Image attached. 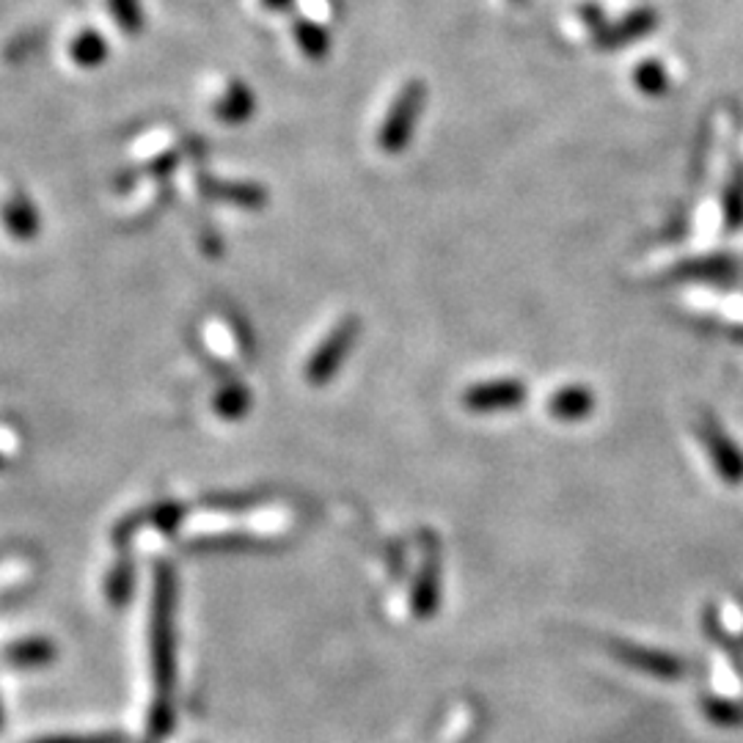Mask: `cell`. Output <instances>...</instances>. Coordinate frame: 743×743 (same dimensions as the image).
Masks as SVG:
<instances>
[{"label":"cell","instance_id":"1","mask_svg":"<svg viewBox=\"0 0 743 743\" xmlns=\"http://www.w3.org/2000/svg\"><path fill=\"white\" fill-rule=\"evenodd\" d=\"M174 573L169 564H160L155 575V600H151V625H149V650H151V674H155V708L149 716L151 741L166 738L174 727V710H171V692L176 678V636H174Z\"/></svg>","mask_w":743,"mask_h":743},{"label":"cell","instance_id":"2","mask_svg":"<svg viewBox=\"0 0 743 743\" xmlns=\"http://www.w3.org/2000/svg\"><path fill=\"white\" fill-rule=\"evenodd\" d=\"M361 337V320L355 314H344L342 320L331 326V331L320 339V344L312 350L303 366V378L308 386H328L339 372H342L344 361L353 353L355 342Z\"/></svg>","mask_w":743,"mask_h":743},{"label":"cell","instance_id":"3","mask_svg":"<svg viewBox=\"0 0 743 743\" xmlns=\"http://www.w3.org/2000/svg\"><path fill=\"white\" fill-rule=\"evenodd\" d=\"M424 105H427V86L422 81H407L397 92L378 130V146L383 155H402L407 149Z\"/></svg>","mask_w":743,"mask_h":743},{"label":"cell","instance_id":"4","mask_svg":"<svg viewBox=\"0 0 743 743\" xmlns=\"http://www.w3.org/2000/svg\"><path fill=\"white\" fill-rule=\"evenodd\" d=\"M526 383L517 378H499V380H483V383L471 386L463 394V405L471 413H499L521 407L526 402Z\"/></svg>","mask_w":743,"mask_h":743},{"label":"cell","instance_id":"5","mask_svg":"<svg viewBox=\"0 0 743 743\" xmlns=\"http://www.w3.org/2000/svg\"><path fill=\"white\" fill-rule=\"evenodd\" d=\"M699 438H703L705 449H708L710 460H714L716 471L724 479L727 485H741L743 483V452L730 436L719 427L714 416H703L699 422Z\"/></svg>","mask_w":743,"mask_h":743},{"label":"cell","instance_id":"6","mask_svg":"<svg viewBox=\"0 0 743 743\" xmlns=\"http://www.w3.org/2000/svg\"><path fill=\"white\" fill-rule=\"evenodd\" d=\"M611 653L617 661L628 663L631 669L653 674L658 680H680L685 672V663L672 653L650 650V647L631 645V642H611Z\"/></svg>","mask_w":743,"mask_h":743},{"label":"cell","instance_id":"7","mask_svg":"<svg viewBox=\"0 0 743 743\" xmlns=\"http://www.w3.org/2000/svg\"><path fill=\"white\" fill-rule=\"evenodd\" d=\"M658 25V12L656 9H636V12L625 14L620 23L606 25L600 34H595V41H598L600 50H620V47L633 45L636 39L650 34L653 28Z\"/></svg>","mask_w":743,"mask_h":743},{"label":"cell","instance_id":"8","mask_svg":"<svg viewBox=\"0 0 743 743\" xmlns=\"http://www.w3.org/2000/svg\"><path fill=\"white\" fill-rule=\"evenodd\" d=\"M0 223L9 232V237L17 240V243H31L41 232L39 209L25 193H14L0 204Z\"/></svg>","mask_w":743,"mask_h":743},{"label":"cell","instance_id":"9","mask_svg":"<svg viewBox=\"0 0 743 743\" xmlns=\"http://www.w3.org/2000/svg\"><path fill=\"white\" fill-rule=\"evenodd\" d=\"M204 193L216 202H227L240 209H261L268 204V191L256 182L243 180H216V176H204Z\"/></svg>","mask_w":743,"mask_h":743},{"label":"cell","instance_id":"10","mask_svg":"<svg viewBox=\"0 0 743 743\" xmlns=\"http://www.w3.org/2000/svg\"><path fill=\"white\" fill-rule=\"evenodd\" d=\"M595 394L587 386H564L548 397V413L557 422H584L593 416Z\"/></svg>","mask_w":743,"mask_h":743},{"label":"cell","instance_id":"11","mask_svg":"<svg viewBox=\"0 0 743 743\" xmlns=\"http://www.w3.org/2000/svg\"><path fill=\"white\" fill-rule=\"evenodd\" d=\"M256 97L245 83L232 81L216 99V117L223 124H243L254 117Z\"/></svg>","mask_w":743,"mask_h":743},{"label":"cell","instance_id":"12","mask_svg":"<svg viewBox=\"0 0 743 743\" xmlns=\"http://www.w3.org/2000/svg\"><path fill=\"white\" fill-rule=\"evenodd\" d=\"M441 568H438V553L436 548H430V557L424 562L422 575L416 581V589H413V611L416 617H433L438 609V600H441Z\"/></svg>","mask_w":743,"mask_h":743},{"label":"cell","instance_id":"13","mask_svg":"<svg viewBox=\"0 0 743 743\" xmlns=\"http://www.w3.org/2000/svg\"><path fill=\"white\" fill-rule=\"evenodd\" d=\"M738 273V265L730 256H703V259L685 261L674 270V279L683 281H727Z\"/></svg>","mask_w":743,"mask_h":743},{"label":"cell","instance_id":"14","mask_svg":"<svg viewBox=\"0 0 743 743\" xmlns=\"http://www.w3.org/2000/svg\"><path fill=\"white\" fill-rule=\"evenodd\" d=\"M70 59L81 70H97V66H102L108 61V41H105V36L99 31L83 28L70 41Z\"/></svg>","mask_w":743,"mask_h":743},{"label":"cell","instance_id":"15","mask_svg":"<svg viewBox=\"0 0 743 743\" xmlns=\"http://www.w3.org/2000/svg\"><path fill=\"white\" fill-rule=\"evenodd\" d=\"M295 41L308 61H322L328 56V50H331V36H328V31L320 23H314V20H297Z\"/></svg>","mask_w":743,"mask_h":743},{"label":"cell","instance_id":"16","mask_svg":"<svg viewBox=\"0 0 743 743\" xmlns=\"http://www.w3.org/2000/svg\"><path fill=\"white\" fill-rule=\"evenodd\" d=\"M216 413L227 422H240L245 413L251 411V389H245L243 383H229L223 386L216 394Z\"/></svg>","mask_w":743,"mask_h":743},{"label":"cell","instance_id":"17","mask_svg":"<svg viewBox=\"0 0 743 743\" xmlns=\"http://www.w3.org/2000/svg\"><path fill=\"white\" fill-rule=\"evenodd\" d=\"M633 86L647 97H661L669 92V72L661 61L647 59L633 70Z\"/></svg>","mask_w":743,"mask_h":743},{"label":"cell","instance_id":"18","mask_svg":"<svg viewBox=\"0 0 743 743\" xmlns=\"http://www.w3.org/2000/svg\"><path fill=\"white\" fill-rule=\"evenodd\" d=\"M111 9V17L127 36H135L144 31V7L141 0H105Z\"/></svg>","mask_w":743,"mask_h":743},{"label":"cell","instance_id":"19","mask_svg":"<svg viewBox=\"0 0 743 743\" xmlns=\"http://www.w3.org/2000/svg\"><path fill=\"white\" fill-rule=\"evenodd\" d=\"M50 653H52V647L47 645V642L28 640V642L14 645L12 650H9V658H12L14 663H20V667H36V663L50 661Z\"/></svg>","mask_w":743,"mask_h":743},{"label":"cell","instance_id":"20","mask_svg":"<svg viewBox=\"0 0 743 743\" xmlns=\"http://www.w3.org/2000/svg\"><path fill=\"white\" fill-rule=\"evenodd\" d=\"M724 218L730 229H738L743 223V169H738L735 180H732L730 191H727Z\"/></svg>","mask_w":743,"mask_h":743},{"label":"cell","instance_id":"21","mask_svg":"<svg viewBox=\"0 0 743 743\" xmlns=\"http://www.w3.org/2000/svg\"><path fill=\"white\" fill-rule=\"evenodd\" d=\"M705 710H708L710 719L716 721V724H741L743 721V710L738 708V705L732 703H724V699H714V703H705Z\"/></svg>","mask_w":743,"mask_h":743},{"label":"cell","instance_id":"22","mask_svg":"<svg viewBox=\"0 0 743 743\" xmlns=\"http://www.w3.org/2000/svg\"><path fill=\"white\" fill-rule=\"evenodd\" d=\"M130 587H133V570H130L127 562H122L117 568V573H113V578L108 581V595H111V600L122 604L130 595Z\"/></svg>","mask_w":743,"mask_h":743},{"label":"cell","instance_id":"23","mask_svg":"<svg viewBox=\"0 0 743 743\" xmlns=\"http://www.w3.org/2000/svg\"><path fill=\"white\" fill-rule=\"evenodd\" d=\"M36 743H124L122 735L113 732H99V735H59V738H41Z\"/></svg>","mask_w":743,"mask_h":743},{"label":"cell","instance_id":"24","mask_svg":"<svg viewBox=\"0 0 743 743\" xmlns=\"http://www.w3.org/2000/svg\"><path fill=\"white\" fill-rule=\"evenodd\" d=\"M180 517H182V507L160 504L155 510V526L163 528V532H171V528H174L176 523H180Z\"/></svg>","mask_w":743,"mask_h":743},{"label":"cell","instance_id":"25","mask_svg":"<svg viewBox=\"0 0 743 743\" xmlns=\"http://www.w3.org/2000/svg\"><path fill=\"white\" fill-rule=\"evenodd\" d=\"M581 14H584V23H587L589 28L595 31V34H600V31L606 28L604 12H600L598 7H584V9H581Z\"/></svg>","mask_w":743,"mask_h":743},{"label":"cell","instance_id":"26","mask_svg":"<svg viewBox=\"0 0 743 743\" xmlns=\"http://www.w3.org/2000/svg\"><path fill=\"white\" fill-rule=\"evenodd\" d=\"M259 3L265 9H270V12H287L295 0H259Z\"/></svg>","mask_w":743,"mask_h":743},{"label":"cell","instance_id":"27","mask_svg":"<svg viewBox=\"0 0 743 743\" xmlns=\"http://www.w3.org/2000/svg\"><path fill=\"white\" fill-rule=\"evenodd\" d=\"M510 3H517V7H521V3H526V0H510Z\"/></svg>","mask_w":743,"mask_h":743},{"label":"cell","instance_id":"28","mask_svg":"<svg viewBox=\"0 0 743 743\" xmlns=\"http://www.w3.org/2000/svg\"><path fill=\"white\" fill-rule=\"evenodd\" d=\"M0 465H3V458H0Z\"/></svg>","mask_w":743,"mask_h":743}]
</instances>
